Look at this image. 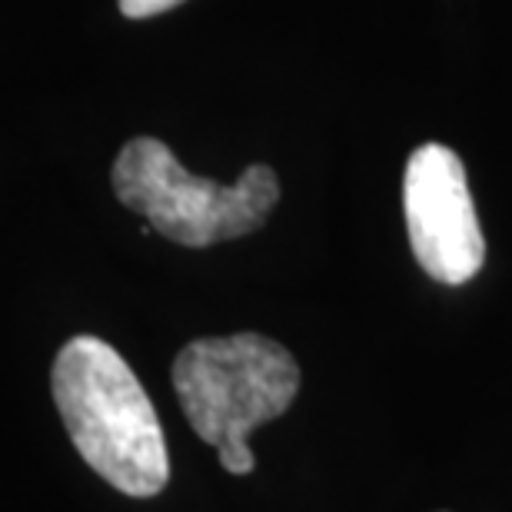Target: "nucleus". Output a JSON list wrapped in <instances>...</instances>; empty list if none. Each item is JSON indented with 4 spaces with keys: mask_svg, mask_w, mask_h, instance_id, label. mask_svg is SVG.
I'll return each mask as SVG.
<instances>
[{
    "mask_svg": "<svg viewBox=\"0 0 512 512\" xmlns=\"http://www.w3.org/2000/svg\"><path fill=\"white\" fill-rule=\"evenodd\" d=\"M57 413L70 443L100 479L133 499L163 493L170 456L147 389L114 346L74 336L50 370Z\"/></svg>",
    "mask_w": 512,
    "mask_h": 512,
    "instance_id": "nucleus-1",
    "label": "nucleus"
},
{
    "mask_svg": "<svg viewBox=\"0 0 512 512\" xmlns=\"http://www.w3.org/2000/svg\"><path fill=\"white\" fill-rule=\"evenodd\" d=\"M173 389L193 433L217 446L220 466L250 476L256 459L247 439L293 406L300 366L270 336H207L187 343L173 360Z\"/></svg>",
    "mask_w": 512,
    "mask_h": 512,
    "instance_id": "nucleus-2",
    "label": "nucleus"
},
{
    "mask_svg": "<svg viewBox=\"0 0 512 512\" xmlns=\"http://www.w3.org/2000/svg\"><path fill=\"white\" fill-rule=\"evenodd\" d=\"M117 200L140 213L150 230L180 247H213L260 230L280 200L273 167L253 163L237 183L193 177L157 137L124 143L110 173Z\"/></svg>",
    "mask_w": 512,
    "mask_h": 512,
    "instance_id": "nucleus-3",
    "label": "nucleus"
},
{
    "mask_svg": "<svg viewBox=\"0 0 512 512\" xmlns=\"http://www.w3.org/2000/svg\"><path fill=\"white\" fill-rule=\"evenodd\" d=\"M403 213L409 247L429 280L463 286L483 270L486 240L456 150L443 143L413 150L403 177Z\"/></svg>",
    "mask_w": 512,
    "mask_h": 512,
    "instance_id": "nucleus-4",
    "label": "nucleus"
},
{
    "mask_svg": "<svg viewBox=\"0 0 512 512\" xmlns=\"http://www.w3.org/2000/svg\"><path fill=\"white\" fill-rule=\"evenodd\" d=\"M183 0H120V10L130 20H143V17H157L163 10H173Z\"/></svg>",
    "mask_w": 512,
    "mask_h": 512,
    "instance_id": "nucleus-5",
    "label": "nucleus"
}]
</instances>
